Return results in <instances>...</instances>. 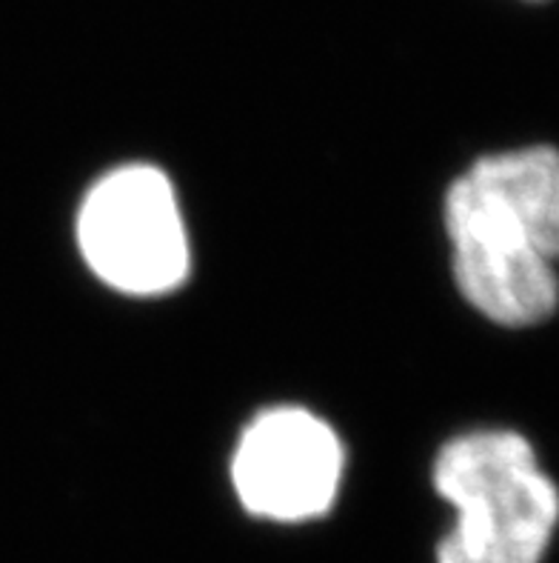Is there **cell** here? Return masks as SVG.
Wrapping results in <instances>:
<instances>
[{"instance_id": "cell-2", "label": "cell", "mask_w": 559, "mask_h": 563, "mask_svg": "<svg viewBox=\"0 0 559 563\" xmlns=\"http://www.w3.org/2000/svg\"><path fill=\"white\" fill-rule=\"evenodd\" d=\"M434 489L454 509L434 563H546L559 484L517 429L462 432L437 452Z\"/></svg>"}, {"instance_id": "cell-3", "label": "cell", "mask_w": 559, "mask_h": 563, "mask_svg": "<svg viewBox=\"0 0 559 563\" xmlns=\"http://www.w3.org/2000/svg\"><path fill=\"white\" fill-rule=\"evenodd\" d=\"M86 266L123 295L155 298L189 275V238L178 192L149 164L118 166L86 192L78 212Z\"/></svg>"}, {"instance_id": "cell-4", "label": "cell", "mask_w": 559, "mask_h": 563, "mask_svg": "<svg viewBox=\"0 0 559 563\" xmlns=\"http://www.w3.org/2000/svg\"><path fill=\"white\" fill-rule=\"evenodd\" d=\"M343 464L340 438L323 418L300 407H277L243 429L232 457V486L251 518L312 523L332 512Z\"/></svg>"}, {"instance_id": "cell-1", "label": "cell", "mask_w": 559, "mask_h": 563, "mask_svg": "<svg viewBox=\"0 0 559 563\" xmlns=\"http://www.w3.org/2000/svg\"><path fill=\"white\" fill-rule=\"evenodd\" d=\"M454 280L468 307L503 329L559 312V150L491 152L448 186Z\"/></svg>"}]
</instances>
